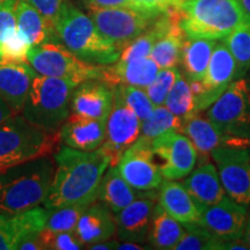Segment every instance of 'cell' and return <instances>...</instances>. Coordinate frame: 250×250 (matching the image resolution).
I'll return each instance as SVG.
<instances>
[{
    "instance_id": "e575fe53",
    "label": "cell",
    "mask_w": 250,
    "mask_h": 250,
    "mask_svg": "<svg viewBox=\"0 0 250 250\" xmlns=\"http://www.w3.org/2000/svg\"><path fill=\"white\" fill-rule=\"evenodd\" d=\"M88 205L73 204L59 206L55 208H48L45 229L50 232H74L78 221Z\"/></svg>"
},
{
    "instance_id": "8fae6325",
    "label": "cell",
    "mask_w": 250,
    "mask_h": 250,
    "mask_svg": "<svg viewBox=\"0 0 250 250\" xmlns=\"http://www.w3.org/2000/svg\"><path fill=\"white\" fill-rule=\"evenodd\" d=\"M114 89V102L107 121V138L101 145L108 155L110 166H117L123 153L142 134L143 122L124 101L117 86Z\"/></svg>"
},
{
    "instance_id": "f1b7e54d",
    "label": "cell",
    "mask_w": 250,
    "mask_h": 250,
    "mask_svg": "<svg viewBox=\"0 0 250 250\" xmlns=\"http://www.w3.org/2000/svg\"><path fill=\"white\" fill-rule=\"evenodd\" d=\"M214 40L186 39L182 46L181 62L188 81L204 79L212 51L215 46Z\"/></svg>"
},
{
    "instance_id": "f907efd6",
    "label": "cell",
    "mask_w": 250,
    "mask_h": 250,
    "mask_svg": "<svg viewBox=\"0 0 250 250\" xmlns=\"http://www.w3.org/2000/svg\"><path fill=\"white\" fill-rule=\"evenodd\" d=\"M15 1V0H0V4H5V2H12Z\"/></svg>"
},
{
    "instance_id": "8d00e7d4",
    "label": "cell",
    "mask_w": 250,
    "mask_h": 250,
    "mask_svg": "<svg viewBox=\"0 0 250 250\" xmlns=\"http://www.w3.org/2000/svg\"><path fill=\"white\" fill-rule=\"evenodd\" d=\"M30 43L20 30L17 29L11 35L0 41V61L13 62H28Z\"/></svg>"
},
{
    "instance_id": "ee69618b",
    "label": "cell",
    "mask_w": 250,
    "mask_h": 250,
    "mask_svg": "<svg viewBox=\"0 0 250 250\" xmlns=\"http://www.w3.org/2000/svg\"><path fill=\"white\" fill-rule=\"evenodd\" d=\"M19 250H44L42 240L40 237V233H34L30 235L23 237L20 242H19L18 248Z\"/></svg>"
},
{
    "instance_id": "d4e9b609",
    "label": "cell",
    "mask_w": 250,
    "mask_h": 250,
    "mask_svg": "<svg viewBox=\"0 0 250 250\" xmlns=\"http://www.w3.org/2000/svg\"><path fill=\"white\" fill-rule=\"evenodd\" d=\"M181 133L191 140L195 146L199 162H208L211 153L219 146H224V136L212 124L208 117H203L197 112L183 121Z\"/></svg>"
},
{
    "instance_id": "8992f818",
    "label": "cell",
    "mask_w": 250,
    "mask_h": 250,
    "mask_svg": "<svg viewBox=\"0 0 250 250\" xmlns=\"http://www.w3.org/2000/svg\"><path fill=\"white\" fill-rule=\"evenodd\" d=\"M77 86L72 81L37 73L21 115L42 129L59 130L70 116L71 98Z\"/></svg>"
},
{
    "instance_id": "c3c4849f",
    "label": "cell",
    "mask_w": 250,
    "mask_h": 250,
    "mask_svg": "<svg viewBox=\"0 0 250 250\" xmlns=\"http://www.w3.org/2000/svg\"><path fill=\"white\" fill-rule=\"evenodd\" d=\"M243 240L248 243L250 247V208L248 210V214H247V220H246V226H245V232H243Z\"/></svg>"
},
{
    "instance_id": "ac0fdd59",
    "label": "cell",
    "mask_w": 250,
    "mask_h": 250,
    "mask_svg": "<svg viewBox=\"0 0 250 250\" xmlns=\"http://www.w3.org/2000/svg\"><path fill=\"white\" fill-rule=\"evenodd\" d=\"M37 72L29 62L0 61V98L14 115L23 110L28 92Z\"/></svg>"
},
{
    "instance_id": "3957f363",
    "label": "cell",
    "mask_w": 250,
    "mask_h": 250,
    "mask_svg": "<svg viewBox=\"0 0 250 250\" xmlns=\"http://www.w3.org/2000/svg\"><path fill=\"white\" fill-rule=\"evenodd\" d=\"M55 29L62 44L83 61L110 65L120 59L121 50L100 33L89 15L67 0L59 9Z\"/></svg>"
},
{
    "instance_id": "83f0119b",
    "label": "cell",
    "mask_w": 250,
    "mask_h": 250,
    "mask_svg": "<svg viewBox=\"0 0 250 250\" xmlns=\"http://www.w3.org/2000/svg\"><path fill=\"white\" fill-rule=\"evenodd\" d=\"M14 12L18 29L23 34L31 46L54 41L56 30L49 26L42 14L24 0H15Z\"/></svg>"
},
{
    "instance_id": "603a6c76",
    "label": "cell",
    "mask_w": 250,
    "mask_h": 250,
    "mask_svg": "<svg viewBox=\"0 0 250 250\" xmlns=\"http://www.w3.org/2000/svg\"><path fill=\"white\" fill-rule=\"evenodd\" d=\"M159 70L151 57L129 62L117 61L114 65H103L101 80L110 86L130 85L145 89L154 80Z\"/></svg>"
},
{
    "instance_id": "7a4b0ae2",
    "label": "cell",
    "mask_w": 250,
    "mask_h": 250,
    "mask_svg": "<svg viewBox=\"0 0 250 250\" xmlns=\"http://www.w3.org/2000/svg\"><path fill=\"white\" fill-rule=\"evenodd\" d=\"M55 169L45 156L0 171V213H19L44 203Z\"/></svg>"
},
{
    "instance_id": "44dd1931",
    "label": "cell",
    "mask_w": 250,
    "mask_h": 250,
    "mask_svg": "<svg viewBox=\"0 0 250 250\" xmlns=\"http://www.w3.org/2000/svg\"><path fill=\"white\" fill-rule=\"evenodd\" d=\"M111 210L102 202H94L78 221L74 234L83 246L110 240L117 234V226Z\"/></svg>"
},
{
    "instance_id": "5b68a950",
    "label": "cell",
    "mask_w": 250,
    "mask_h": 250,
    "mask_svg": "<svg viewBox=\"0 0 250 250\" xmlns=\"http://www.w3.org/2000/svg\"><path fill=\"white\" fill-rule=\"evenodd\" d=\"M179 12L187 39L223 40L246 20L237 0H187Z\"/></svg>"
},
{
    "instance_id": "ba28073f",
    "label": "cell",
    "mask_w": 250,
    "mask_h": 250,
    "mask_svg": "<svg viewBox=\"0 0 250 250\" xmlns=\"http://www.w3.org/2000/svg\"><path fill=\"white\" fill-rule=\"evenodd\" d=\"M28 62L39 74L68 80L77 85L87 80L102 79L103 65L83 61L64 44L54 41L31 46Z\"/></svg>"
},
{
    "instance_id": "ab89813d",
    "label": "cell",
    "mask_w": 250,
    "mask_h": 250,
    "mask_svg": "<svg viewBox=\"0 0 250 250\" xmlns=\"http://www.w3.org/2000/svg\"><path fill=\"white\" fill-rule=\"evenodd\" d=\"M133 8L149 13L162 14L170 8L180 7L187 0H131Z\"/></svg>"
},
{
    "instance_id": "9a60e30c",
    "label": "cell",
    "mask_w": 250,
    "mask_h": 250,
    "mask_svg": "<svg viewBox=\"0 0 250 250\" xmlns=\"http://www.w3.org/2000/svg\"><path fill=\"white\" fill-rule=\"evenodd\" d=\"M247 214V205L237 203L226 195L202 212L201 224L214 236L225 241L241 239L245 232Z\"/></svg>"
},
{
    "instance_id": "7dc6e473",
    "label": "cell",
    "mask_w": 250,
    "mask_h": 250,
    "mask_svg": "<svg viewBox=\"0 0 250 250\" xmlns=\"http://www.w3.org/2000/svg\"><path fill=\"white\" fill-rule=\"evenodd\" d=\"M117 249H121V250H143V249H146V248H145V247L140 246V243L123 241V243H118Z\"/></svg>"
},
{
    "instance_id": "d6986e66",
    "label": "cell",
    "mask_w": 250,
    "mask_h": 250,
    "mask_svg": "<svg viewBox=\"0 0 250 250\" xmlns=\"http://www.w3.org/2000/svg\"><path fill=\"white\" fill-rule=\"evenodd\" d=\"M62 143L79 151H95L107 138V122L73 114L59 129Z\"/></svg>"
},
{
    "instance_id": "2e32d148",
    "label": "cell",
    "mask_w": 250,
    "mask_h": 250,
    "mask_svg": "<svg viewBox=\"0 0 250 250\" xmlns=\"http://www.w3.org/2000/svg\"><path fill=\"white\" fill-rule=\"evenodd\" d=\"M158 201L155 190L145 191L144 195L134 199L117 212L115 221L117 226V236L122 241L145 243L147 241L152 213Z\"/></svg>"
},
{
    "instance_id": "d6a6232c",
    "label": "cell",
    "mask_w": 250,
    "mask_h": 250,
    "mask_svg": "<svg viewBox=\"0 0 250 250\" xmlns=\"http://www.w3.org/2000/svg\"><path fill=\"white\" fill-rule=\"evenodd\" d=\"M183 122L179 116L174 115L166 105L155 107L152 114L143 121L142 136L153 140L170 131L181 132Z\"/></svg>"
},
{
    "instance_id": "681fc988",
    "label": "cell",
    "mask_w": 250,
    "mask_h": 250,
    "mask_svg": "<svg viewBox=\"0 0 250 250\" xmlns=\"http://www.w3.org/2000/svg\"><path fill=\"white\" fill-rule=\"evenodd\" d=\"M241 5V7L243 9V13L246 15V19L250 20V0H237Z\"/></svg>"
},
{
    "instance_id": "52a82bcc",
    "label": "cell",
    "mask_w": 250,
    "mask_h": 250,
    "mask_svg": "<svg viewBox=\"0 0 250 250\" xmlns=\"http://www.w3.org/2000/svg\"><path fill=\"white\" fill-rule=\"evenodd\" d=\"M206 117L224 136V146L250 147V88L243 78L234 80L208 109Z\"/></svg>"
},
{
    "instance_id": "1f68e13d",
    "label": "cell",
    "mask_w": 250,
    "mask_h": 250,
    "mask_svg": "<svg viewBox=\"0 0 250 250\" xmlns=\"http://www.w3.org/2000/svg\"><path fill=\"white\" fill-rule=\"evenodd\" d=\"M224 40V43L235 58L237 76L241 78L250 68V20L246 19Z\"/></svg>"
},
{
    "instance_id": "74e56055",
    "label": "cell",
    "mask_w": 250,
    "mask_h": 250,
    "mask_svg": "<svg viewBox=\"0 0 250 250\" xmlns=\"http://www.w3.org/2000/svg\"><path fill=\"white\" fill-rule=\"evenodd\" d=\"M117 87L125 103L132 109V111L142 122L145 121L154 110L155 107L148 98L146 89L130 85H117Z\"/></svg>"
},
{
    "instance_id": "bcb514c9",
    "label": "cell",
    "mask_w": 250,
    "mask_h": 250,
    "mask_svg": "<svg viewBox=\"0 0 250 250\" xmlns=\"http://www.w3.org/2000/svg\"><path fill=\"white\" fill-rule=\"evenodd\" d=\"M14 112L11 110V108L6 104L4 100L0 98V124L4 123V122L9 118L11 116H13Z\"/></svg>"
},
{
    "instance_id": "7402d4cb",
    "label": "cell",
    "mask_w": 250,
    "mask_h": 250,
    "mask_svg": "<svg viewBox=\"0 0 250 250\" xmlns=\"http://www.w3.org/2000/svg\"><path fill=\"white\" fill-rule=\"evenodd\" d=\"M158 203L181 224L201 223L203 208L182 183L171 180L162 181L159 187Z\"/></svg>"
},
{
    "instance_id": "7c38bea8",
    "label": "cell",
    "mask_w": 250,
    "mask_h": 250,
    "mask_svg": "<svg viewBox=\"0 0 250 250\" xmlns=\"http://www.w3.org/2000/svg\"><path fill=\"white\" fill-rule=\"evenodd\" d=\"M225 192L241 204H250V149L219 146L211 153Z\"/></svg>"
},
{
    "instance_id": "5bb4252c",
    "label": "cell",
    "mask_w": 250,
    "mask_h": 250,
    "mask_svg": "<svg viewBox=\"0 0 250 250\" xmlns=\"http://www.w3.org/2000/svg\"><path fill=\"white\" fill-rule=\"evenodd\" d=\"M153 151L161 164L160 171L166 180L177 181L187 177L198 161L197 151L186 134L170 131L152 140Z\"/></svg>"
},
{
    "instance_id": "cb8c5ba5",
    "label": "cell",
    "mask_w": 250,
    "mask_h": 250,
    "mask_svg": "<svg viewBox=\"0 0 250 250\" xmlns=\"http://www.w3.org/2000/svg\"><path fill=\"white\" fill-rule=\"evenodd\" d=\"M182 184L198 203L203 211L226 196L217 167L210 161L201 165L195 171L192 170L187 177H184Z\"/></svg>"
},
{
    "instance_id": "ffe728a7",
    "label": "cell",
    "mask_w": 250,
    "mask_h": 250,
    "mask_svg": "<svg viewBox=\"0 0 250 250\" xmlns=\"http://www.w3.org/2000/svg\"><path fill=\"white\" fill-rule=\"evenodd\" d=\"M49 210L36 208L19 213H0V250H14L27 235L45 227Z\"/></svg>"
},
{
    "instance_id": "6da1fadb",
    "label": "cell",
    "mask_w": 250,
    "mask_h": 250,
    "mask_svg": "<svg viewBox=\"0 0 250 250\" xmlns=\"http://www.w3.org/2000/svg\"><path fill=\"white\" fill-rule=\"evenodd\" d=\"M54 155L55 176L44 201L45 208L90 205L98 201L102 177L110 166L103 149L86 152L64 146Z\"/></svg>"
},
{
    "instance_id": "4fadbf2b",
    "label": "cell",
    "mask_w": 250,
    "mask_h": 250,
    "mask_svg": "<svg viewBox=\"0 0 250 250\" xmlns=\"http://www.w3.org/2000/svg\"><path fill=\"white\" fill-rule=\"evenodd\" d=\"M156 156L153 151L152 140L140 134L122 155L117 169L123 179L139 191H151L159 189L162 176Z\"/></svg>"
},
{
    "instance_id": "d590c367",
    "label": "cell",
    "mask_w": 250,
    "mask_h": 250,
    "mask_svg": "<svg viewBox=\"0 0 250 250\" xmlns=\"http://www.w3.org/2000/svg\"><path fill=\"white\" fill-rule=\"evenodd\" d=\"M181 73L182 72L177 67L160 68L154 80L145 88L154 107L165 104V101L170 92L171 87L174 86L175 81Z\"/></svg>"
},
{
    "instance_id": "277c9868",
    "label": "cell",
    "mask_w": 250,
    "mask_h": 250,
    "mask_svg": "<svg viewBox=\"0 0 250 250\" xmlns=\"http://www.w3.org/2000/svg\"><path fill=\"white\" fill-rule=\"evenodd\" d=\"M59 130H45L13 115L0 124V171L55 154L61 146Z\"/></svg>"
},
{
    "instance_id": "b9f144b4",
    "label": "cell",
    "mask_w": 250,
    "mask_h": 250,
    "mask_svg": "<svg viewBox=\"0 0 250 250\" xmlns=\"http://www.w3.org/2000/svg\"><path fill=\"white\" fill-rule=\"evenodd\" d=\"M14 2L15 1L0 4V41L18 29Z\"/></svg>"
},
{
    "instance_id": "f35d334b",
    "label": "cell",
    "mask_w": 250,
    "mask_h": 250,
    "mask_svg": "<svg viewBox=\"0 0 250 250\" xmlns=\"http://www.w3.org/2000/svg\"><path fill=\"white\" fill-rule=\"evenodd\" d=\"M44 249L50 250H79L83 248L74 232L54 233L43 228L40 232Z\"/></svg>"
},
{
    "instance_id": "e0dca14e",
    "label": "cell",
    "mask_w": 250,
    "mask_h": 250,
    "mask_svg": "<svg viewBox=\"0 0 250 250\" xmlns=\"http://www.w3.org/2000/svg\"><path fill=\"white\" fill-rule=\"evenodd\" d=\"M112 102V86L102 80H87L74 88L70 109L73 114L107 122Z\"/></svg>"
},
{
    "instance_id": "484cf974",
    "label": "cell",
    "mask_w": 250,
    "mask_h": 250,
    "mask_svg": "<svg viewBox=\"0 0 250 250\" xmlns=\"http://www.w3.org/2000/svg\"><path fill=\"white\" fill-rule=\"evenodd\" d=\"M144 193L145 191L134 189L123 179L117 166H109L102 177L98 199L117 213Z\"/></svg>"
},
{
    "instance_id": "4316f807",
    "label": "cell",
    "mask_w": 250,
    "mask_h": 250,
    "mask_svg": "<svg viewBox=\"0 0 250 250\" xmlns=\"http://www.w3.org/2000/svg\"><path fill=\"white\" fill-rule=\"evenodd\" d=\"M184 233V225L165 211L159 203L155 204L147 235V241L152 248L173 250L181 241Z\"/></svg>"
},
{
    "instance_id": "4dcf8cb0",
    "label": "cell",
    "mask_w": 250,
    "mask_h": 250,
    "mask_svg": "<svg viewBox=\"0 0 250 250\" xmlns=\"http://www.w3.org/2000/svg\"><path fill=\"white\" fill-rule=\"evenodd\" d=\"M165 105L182 122L197 114L196 102L190 88L189 81L181 73L165 101Z\"/></svg>"
},
{
    "instance_id": "f546056e",
    "label": "cell",
    "mask_w": 250,
    "mask_h": 250,
    "mask_svg": "<svg viewBox=\"0 0 250 250\" xmlns=\"http://www.w3.org/2000/svg\"><path fill=\"white\" fill-rule=\"evenodd\" d=\"M186 39L180 23L176 24L166 35L156 41L149 57L156 62L159 68L177 67L181 62L182 46Z\"/></svg>"
},
{
    "instance_id": "f6af8a7d",
    "label": "cell",
    "mask_w": 250,
    "mask_h": 250,
    "mask_svg": "<svg viewBox=\"0 0 250 250\" xmlns=\"http://www.w3.org/2000/svg\"><path fill=\"white\" fill-rule=\"evenodd\" d=\"M117 241H109V240H105V241H101L98 243H94V245L87 246V249L90 250H110V249H117L118 246Z\"/></svg>"
},
{
    "instance_id": "30bf717a",
    "label": "cell",
    "mask_w": 250,
    "mask_h": 250,
    "mask_svg": "<svg viewBox=\"0 0 250 250\" xmlns=\"http://www.w3.org/2000/svg\"><path fill=\"white\" fill-rule=\"evenodd\" d=\"M234 79H239L235 58L225 43H215L204 79L189 81L197 112L208 110Z\"/></svg>"
},
{
    "instance_id": "7bdbcfd3",
    "label": "cell",
    "mask_w": 250,
    "mask_h": 250,
    "mask_svg": "<svg viewBox=\"0 0 250 250\" xmlns=\"http://www.w3.org/2000/svg\"><path fill=\"white\" fill-rule=\"evenodd\" d=\"M87 8L133 7L131 0H83Z\"/></svg>"
},
{
    "instance_id": "816d5d0a",
    "label": "cell",
    "mask_w": 250,
    "mask_h": 250,
    "mask_svg": "<svg viewBox=\"0 0 250 250\" xmlns=\"http://www.w3.org/2000/svg\"><path fill=\"white\" fill-rule=\"evenodd\" d=\"M248 83H249V88H250V80L248 81Z\"/></svg>"
},
{
    "instance_id": "836d02e7",
    "label": "cell",
    "mask_w": 250,
    "mask_h": 250,
    "mask_svg": "<svg viewBox=\"0 0 250 250\" xmlns=\"http://www.w3.org/2000/svg\"><path fill=\"white\" fill-rule=\"evenodd\" d=\"M186 233L174 250H221L224 240L214 236L201 223L184 225Z\"/></svg>"
},
{
    "instance_id": "9c48e42d",
    "label": "cell",
    "mask_w": 250,
    "mask_h": 250,
    "mask_svg": "<svg viewBox=\"0 0 250 250\" xmlns=\"http://www.w3.org/2000/svg\"><path fill=\"white\" fill-rule=\"evenodd\" d=\"M87 9L100 33L120 50L145 33L160 15L133 7Z\"/></svg>"
},
{
    "instance_id": "60d3db41",
    "label": "cell",
    "mask_w": 250,
    "mask_h": 250,
    "mask_svg": "<svg viewBox=\"0 0 250 250\" xmlns=\"http://www.w3.org/2000/svg\"><path fill=\"white\" fill-rule=\"evenodd\" d=\"M24 1L30 4L34 8H36L42 14V17L45 19L49 26L55 29L59 9H61L64 0H24Z\"/></svg>"
}]
</instances>
